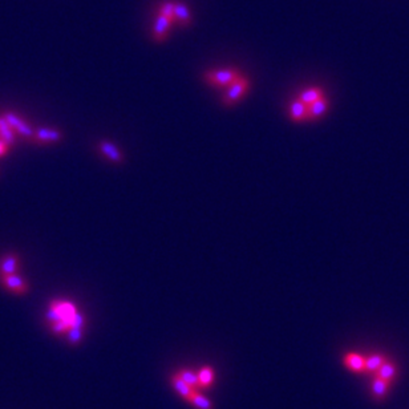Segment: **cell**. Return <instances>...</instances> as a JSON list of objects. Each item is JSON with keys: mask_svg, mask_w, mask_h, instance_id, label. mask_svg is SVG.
Instances as JSON below:
<instances>
[{"mask_svg": "<svg viewBox=\"0 0 409 409\" xmlns=\"http://www.w3.org/2000/svg\"><path fill=\"white\" fill-rule=\"evenodd\" d=\"M47 319L55 334L65 336L73 330H82L84 326V316L78 312L73 303L65 300H55L51 303Z\"/></svg>", "mask_w": 409, "mask_h": 409, "instance_id": "cell-1", "label": "cell"}, {"mask_svg": "<svg viewBox=\"0 0 409 409\" xmlns=\"http://www.w3.org/2000/svg\"><path fill=\"white\" fill-rule=\"evenodd\" d=\"M241 73L237 69H223V71H210L206 72L203 78L205 81L215 88H228L241 77Z\"/></svg>", "mask_w": 409, "mask_h": 409, "instance_id": "cell-2", "label": "cell"}, {"mask_svg": "<svg viewBox=\"0 0 409 409\" xmlns=\"http://www.w3.org/2000/svg\"><path fill=\"white\" fill-rule=\"evenodd\" d=\"M250 88L249 80L245 76H241L238 80H235L232 85L228 86V90L224 92L223 97H222V103L226 107H233L234 104H237L239 100L245 96L247 90Z\"/></svg>", "mask_w": 409, "mask_h": 409, "instance_id": "cell-3", "label": "cell"}, {"mask_svg": "<svg viewBox=\"0 0 409 409\" xmlns=\"http://www.w3.org/2000/svg\"><path fill=\"white\" fill-rule=\"evenodd\" d=\"M366 357L359 352H347L343 356V364L353 374H366Z\"/></svg>", "mask_w": 409, "mask_h": 409, "instance_id": "cell-4", "label": "cell"}, {"mask_svg": "<svg viewBox=\"0 0 409 409\" xmlns=\"http://www.w3.org/2000/svg\"><path fill=\"white\" fill-rule=\"evenodd\" d=\"M391 387L392 383L374 376V380L371 383V396H372V398H374L375 401L383 402L385 398H387Z\"/></svg>", "mask_w": 409, "mask_h": 409, "instance_id": "cell-5", "label": "cell"}, {"mask_svg": "<svg viewBox=\"0 0 409 409\" xmlns=\"http://www.w3.org/2000/svg\"><path fill=\"white\" fill-rule=\"evenodd\" d=\"M4 118L7 120L8 124L11 125L14 130H16V132L20 133V134L24 135V137H33V134H35V130L31 128V125L27 124L24 120H22V118L19 117V116H16V114L6 113L4 114Z\"/></svg>", "mask_w": 409, "mask_h": 409, "instance_id": "cell-6", "label": "cell"}, {"mask_svg": "<svg viewBox=\"0 0 409 409\" xmlns=\"http://www.w3.org/2000/svg\"><path fill=\"white\" fill-rule=\"evenodd\" d=\"M171 23H173V20H171L170 18H167V16H165V15L158 12L156 25H154L153 29V39L156 40V41L161 43V41H164V40L166 39L167 29H169V27L171 25Z\"/></svg>", "mask_w": 409, "mask_h": 409, "instance_id": "cell-7", "label": "cell"}, {"mask_svg": "<svg viewBox=\"0 0 409 409\" xmlns=\"http://www.w3.org/2000/svg\"><path fill=\"white\" fill-rule=\"evenodd\" d=\"M99 149L100 152L107 157L108 160L114 162V164H122L124 162V156H122L121 150L116 148L112 143L109 141H100L99 144Z\"/></svg>", "mask_w": 409, "mask_h": 409, "instance_id": "cell-8", "label": "cell"}, {"mask_svg": "<svg viewBox=\"0 0 409 409\" xmlns=\"http://www.w3.org/2000/svg\"><path fill=\"white\" fill-rule=\"evenodd\" d=\"M290 118L294 122H302L308 120V105L302 103L300 100L296 99L294 100L290 105Z\"/></svg>", "mask_w": 409, "mask_h": 409, "instance_id": "cell-9", "label": "cell"}, {"mask_svg": "<svg viewBox=\"0 0 409 409\" xmlns=\"http://www.w3.org/2000/svg\"><path fill=\"white\" fill-rule=\"evenodd\" d=\"M397 375H398L397 364H396L395 361H392V360L388 359L387 361L379 368V371H377L374 376L379 377V379H383V380L385 381H389V383L393 384V381L396 380Z\"/></svg>", "mask_w": 409, "mask_h": 409, "instance_id": "cell-10", "label": "cell"}, {"mask_svg": "<svg viewBox=\"0 0 409 409\" xmlns=\"http://www.w3.org/2000/svg\"><path fill=\"white\" fill-rule=\"evenodd\" d=\"M61 137H63V134L60 130L51 128H40L33 134V139L40 143H57V141H60Z\"/></svg>", "mask_w": 409, "mask_h": 409, "instance_id": "cell-11", "label": "cell"}, {"mask_svg": "<svg viewBox=\"0 0 409 409\" xmlns=\"http://www.w3.org/2000/svg\"><path fill=\"white\" fill-rule=\"evenodd\" d=\"M388 360V356L384 353H372V355L367 356L366 357V374L372 375L374 376L376 374L379 368Z\"/></svg>", "mask_w": 409, "mask_h": 409, "instance_id": "cell-12", "label": "cell"}, {"mask_svg": "<svg viewBox=\"0 0 409 409\" xmlns=\"http://www.w3.org/2000/svg\"><path fill=\"white\" fill-rule=\"evenodd\" d=\"M3 283L8 290H11V291L14 292H18V294H23V292H25L28 290V286H27L25 281H23V278L19 277V275L16 274L4 275Z\"/></svg>", "mask_w": 409, "mask_h": 409, "instance_id": "cell-13", "label": "cell"}, {"mask_svg": "<svg viewBox=\"0 0 409 409\" xmlns=\"http://www.w3.org/2000/svg\"><path fill=\"white\" fill-rule=\"evenodd\" d=\"M171 384H173V388H174L178 395L181 396L184 400H186V401H188V398L190 397V395H192L193 392L196 391V389H193L190 385H188L185 381L182 380V377L179 376L178 372H175L174 375H171Z\"/></svg>", "mask_w": 409, "mask_h": 409, "instance_id": "cell-14", "label": "cell"}, {"mask_svg": "<svg viewBox=\"0 0 409 409\" xmlns=\"http://www.w3.org/2000/svg\"><path fill=\"white\" fill-rule=\"evenodd\" d=\"M327 108L328 100L326 99V96L308 105V120H316V118L322 117L327 112Z\"/></svg>", "mask_w": 409, "mask_h": 409, "instance_id": "cell-15", "label": "cell"}, {"mask_svg": "<svg viewBox=\"0 0 409 409\" xmlns=\"http://www.w3.org/2000/svg\"><path fill=\"white\" fill-rule=\"evenodd\" d=\"M322 97H324V92L323 89L319 88V86H312V88H308L306 90H303L300 95H299L298 99L304 103L306 105H311L312 103L321 100Z\"/></svg>", "mask_w": 409, "mask_h": 409, "instance_id": "cell-16", "label": "cell"}, {"mask_svg": "<svg viewBox=\"0 0 409 409\" xmlns=\"http://www.w3.org/2000/svg\"><path fill=\"white\" fill-rule=\"evenodd\" d=\"M197 375H198L199 387L201 388H210L213 385L214 380H215V372H214V370L210 366L202 367L197 372Z\"/></svg>", "mask_w": 409, "mask_h": 409, "instance_id": "cell-17", "label": "cell"}, {"mask_svg": "<svg viewBox=\"0 0 409 409\" xmlns=\"http://www.w3.org/2000/svg\"><path fill=\"white\" fill-rule=\"evenodd\" d=\"M188 402H190L193 406H196L197 409H213V402L206 397L203 396L198 389L193 392L190 397L188 398Z\"/></svg>", "mask_w": 409, "mask_h": 409, "instance_id": "cell-18", "label": "cell"}, {"mask_svg": "<svg viewBox=\"0 0 409 409\" xmlns=\"http://www.w3.org/2000/svg\"><path fill=\"white\" fill-rule=\"evenodd\" d=\"M0 137H2V141L7 145L15 143V130L4 117L0 118Z\"/></svg>", "mask_w": 409, "mask_h": 409, "instance_id": "cell-19", "label": "cell"}, {"mask_svg": "<svg viewBox=\"0 0 409 409\" xmlns=\"http://www.w3.org/2000/svg\"><path fill=\"white\" fill-rule=\"evenodd\" d=\"M0 270L4 275H11L16 272L18 270V256L16 255H7L4 256L2 263H0Z\"/></svg>", "mask_w": 409, "mask_h": 409, "instance_id": "cell-20", "label": "cell"}, {"mask_svg": "<svg viewBox=\"0 0 409 409\" xmlns=\"http://www.w3.org/2000/svg\"><path fill=\"white\" fill-rule=\"evenodd\" d=\"M174 14H175V20H179L182 25H189L192 22L190 14H189L188 8L185 4L179 3V2H174Z\"/></svg>", "mask_w": 409, "mask_h": 409, "instance_id": "cell-21", "label": "cell"}, {"mask_svg": "<svg viewBox=\"0 0 409 409\" xmlns=\"http://www.w3.org/2000/svg\"><path fill=\"white\" fill-rule=\"evenodd\" d=\"M179 376L182 377V380L185 381L186 384L190 385L193 389H199V381H198V375L197 372H193L190 370H181L178 371Z\"/></svg>", "mask_w": 409, "mask_h": 409, "instance_id": "cell-22", "label": "cell"}, {"mask_svg": "<svg viewBox=\"0 0 409 409\" xmlns=\"http://www.w3.org/2000/svg\"><path fill=\"white\" fill-rule=\"evenodd\" d=\"M158 12L165 15V16H167V18H170L171 20H173V23L177 22L174 14V2H165V3H162L161 4L160 10H158Z\"/></svg>", "mask_w": 409, "mask_h": 409, "instance_id": "cell-23", "label": "cell"}, {"mask_svg": "<svg viewBox=\"0 0 409 409\" xmlns=\"http://www.w3.org/2000/svg\"><path fill=\"white\" fill-rule=\"evenodd\" d=\"M7 150H8V145L7 144H4L3 141L0 140V157L3 156V154L7 153Z\"/></svg>", "mask_w": 409, "mask_h": 409, "instance_id": "cell-24", "label": "cell"}]
</instances>
